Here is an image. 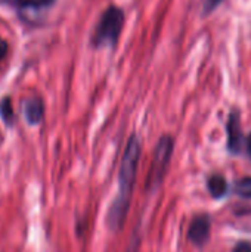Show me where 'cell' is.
Segmentation results:
<instances>
[{
    "label": "cell",
    "mask_w": 251,
    "mask_h": 252,
    "mask_svg": "<svg viewBox=\"0 0 251 252\" xmlns=\"http://www.w3.org/2000/svg\"><path fill=\"white\" fill-rule=\"evenodd\" d=\"M142 154V143L138 134H132L127 140L120 171H118V193L111 204V208L107 216V224L112 232H120L124 227V223L129 216L132 193L136 183L138 165Z\"/></svg>",
    "instance_id": "obj_1"
},
{
    "label": "cell",
    "mask_w": 251,
    "mask_h": 252,
    "mask_svg": "<svg viewBox=\"0 0 251 252\" xmlns=\"http://www.w3.org/2000/svg\"><path fill=\"white\" fill-rule=\"evenodd\" d=\"M124 22H126V15L120 6L109 4L108 7H105L90 37L92 47L93 49L109 47L111 50H115L124 28Z\"/></svg>",
    "instance_id": "obj_2"
},
{
    "label": "cell",
    "mask_w": 251,
    "mask_h": 252,
    "mask_svg": "<svg viewBox=\"0 0 251 252\" xmlns=\"http://www.w3.org/2000/svg\"><path fill=\"white\" fill-rule=\"evenodd\" d=\"M173 151H175V139L170 134H163L155 145L152 162L148 171V177H146L148 192L157 190L160 185L163 183L166 173L169 170L170 161H172Z\"/></svg>",
    "instance_id": "obj_3"
},
{
    "label": "cell",
    "mask_w": 251,
    "mask_h": 252,
    "mask_svg": "<svg viewBox=\"0 0 251 252\" xmlns=\"http://www.w3.org/2000/svg\"><path fill=\"white\" fill-rule=\"evenodd\" d=\"M226 134H228V151L232 155H240L246 145V136L241 127V114L240 109H232L226 124Z\"/></svg>",
    "instance_id": "obj_4"
},
{
    "label": "cell",
    "mask_w": 251,
    "mask_h": 252,
    "mask_svg": "<svg viewBox=\"0 0 251 252\" xmlns=\"http://www.w3.org/2000/svg\"><path fill=\"white\" fill-rule=\"evenodd\" d=\"M21 109H22L24 120L27 121L28 126L36 127L43 123L44 114H46V105L40 94H31V96L22 99Z\"/></svg>",
    "instance_id": "obj_5"
},
{
    "label": "cell",
    "mask_w": 251,
    "mask_h": 252,
    "mask_svg": "<svg viewBox=\"0 0 251 252\" xmlns=\"http://www.w3.org/2000/svg\"><path fill=\"white\" fill-rule=\"evenodd\" d=\"M212 232V217L209 214H198L192 219L188 229V239L192 245L201 248L210 239Z\"/></svg>",
    "instance_id": "obj_6"
},
{
    "label": "cell",
    "mask_w": 251,
    "mask_h": 252,
    "mask_svg": "<svg viewBox=\"0 0 251 252\" xmlns=\"http://www.w3.org/2000/svg\"><path fill=\"white\" fill-rule=\"evenodd\" d=\"M56 1L58 0H0V4L16 10V13L21 16L28 13H43L52 9L56 4Z\"/></svg>",
    "instance_id": "obj_7"
},
{
    "label": "cell",
    "mask_w": 251,
    "mask_h": 252,
    "mask_svg": "<svg viewBox=\"0 0 251 252\" xmlns=\"http://www.w3.org/2000/svg\"><path fill=\"white\" fill-rule=\"evenodd\" d=\"M207 189L215 199H220L228 193V182L222 174H212L207 179Z\"/></svg>",
    "instance_id": "obj_8"
},
{
    "label": "cell",
    "mask_w": 251,
    "mask_h": 252,
    "mask_svg": "<svg viewBox=\"0 0 251 252\" xmlns=\"http://www.w3.org/2000/svg\"><path fill=\"white\" fill-rule=\"evenodd\" d=\"M0 118L7 128L13 127L16 124V114L13 111L10 96H4L0 99Z\"/></svg>",
    "instance_id": "obj_9"
},
{
    "label": "cell",
    "mask_w": 251,
    "mask_h": 252,
    "mask_svg": "<svg viewBox=\"0 0 251 252\" xmlns=\"http://www.w3.org/2000/svg\"><path fill=\"white\" fill-rule=\"evenodd\" d=\"M235 193L241 198L251 199V177L240 179L235 185Z\"/></svg>",
    "instance_id": "obj_10"
},
{
    "label": "cell",
    "mask_w": 251,
    "mask_h": 252,
    "mask_svg": "<svg viewBox=\"0 0 251 252\" xmlns=\"http://www.w3.org/2000/svg\"><path fill=\"white\" fill-rule=\"evenodd\" d=\"M225 0H204V4H203V15H210L213 13Z\"/></svg>",
    "instance_id": "obj_11"
},
{
    "label": "cell",
    "mask_w": 251,
    "mask_h": 252,
    "mask_svg": "<svg viewBox=\"0 0 251 252\" xmlns=\"http://www.w3.org/2000/svg\"><path fill=\"white\" fill-rule=\"evenodd\" d=\"M7 53H9V43H7V40L0 38V63L6 59Z\"/></svg>",
    "instance_id": "obj_12"
},
{
    "label": "cell",
    "mask_w": 251,
    "mask_h": 252,
    "mask_svg": "<svg viewBox=\"0 0 251 252\" xmlns=\"http://www.w3.org/2000/svg\"><path fill=\"white\" fill-rule=\"evenodd\" d=\"M232 252H251V244L247 241H241L235 245Z\"/></svg>",
    "instance_id": "obj_13"
},
{
    "label": "cell",
    "mask_w": 251,
    "mask_h": 252,
    "mask_svg": "<svg viewBox=\"0 0 251 252\" xmlns=\"http://www.w3.org/2000/svg\"><path fill=\"white\" fill-rule=\"evenodd\" d=\"M246 149H247V154H249V157H250L251 159V134L246 139Z\"/></svg>",
    "instance_id": "obj_14"
}]
</instances>
